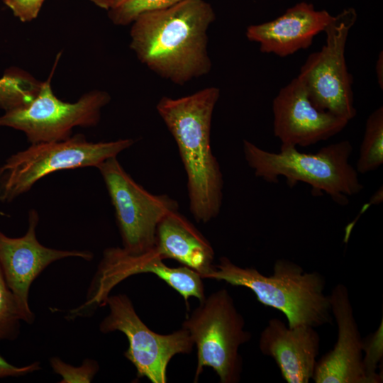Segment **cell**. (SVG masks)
Returning a JSON list of instances; mask_svg holds the SVG:
<instances>
[{"label":"cell","instance_id":"obj_1","mask_svg":"<svg viewBox=\"0 0 383 383\" xmlns=\"http://www.w3.org/2000/svg\"><path fill=\"white\" fill-rule=\"evenodd\" d=\"M214 20L213 9L204 0L146 12L131 23L130 47L152 72L183 84L211 70L207 31Z\"/></svg>","mask_w":383,"mask_h":383},{"label":"cell","instance_id":"obj_2","mask_svg":"<svg viewBox=\"0 0 383 383\" xmlns=\"http://www.w3.org/2000/svg\"><path fill=\"white\" fill-rule=\"evenodd\" d=\"M220 89L206 87L156 105L160 118L175 140L187 175L189 209L194 219L208 223L219 214L223 179L211 146V126Z\"/></svg>","mask_w":383,"mask_h":383},{"label":"cell","instance_id":"obj_3","mask_svg":"<svg viewBox=\"0 0 383 383\" xmlns=\"http://www.w3.org/2000/svg\"><path fill=\"white\" fill-rule=\"evenodd\" d=\"M205 279L250 289L262 304L283 313L289 327L316 328L332 323L330 296L324 293L325 278L316 271L305 272L291 260H276L273 274L265 276L254 267H240L223 256Z\"/></svg>","mask_w":383,"mask_h":383},{"label":"cell","instance_id":"obj_4","mask_svg":"<svg viewBox=\"0 0 383 383\" xmlns=\"http://www.w3.org/2000/svg\"><path fill=\"white\" fill-rule=\"evenodd\" d=\"M243 151L257 177L277 183L283 177L289 187L299 182L306 183L313 195L326 194L340 206L348 204L349 197L364 187L349 161L353 152L349 140L328 145L316 153H304L296 147H281L278 152H270L243 140Z\"/></svg>","mask_w":383,"mask_h":383},{"label":"cell","instance_id":"obj_5","mask_svg":"<svg viewBox=\"0 0 383 383\" xmlns=\"http://www.w3.org/2000/svg\"><path fill=\"white\" fill-rule=\"evenodd\" d=\"M132 138L87 140L82 134L67 139L31 144L9 157L0 167V201L11 203L53 172L96 167L131 148Z\"/></svg>","mask_w":383,"mask_h":383},{"label":"cell","instance_id":"obj_6","mask_svg":"<svg viewBox=\"0 0 383 383\" xmlns=\"http://www.w3.org/2000/svg\"><path fill=\"white\" fill-rule=\"evenodd\" d=\"M243 316L226 289L211 293L199 301L182 323L197 350L194 375L196 382L204 367H211L221 383H238L243 371L240 347L249 342Z\"/></svg>","mask_w":383,"mask_h":383},{"label":"cell","instance_id":"obj_7","mask_svg":"<svg viewBox=\"0 0 383 383\" xmlns=\"http://www.w3.org/2000/svg\"><path fill=\"white\" fill-rule=\"evenodd\" d=\"M357 17L353 8L333 16L324 30L326 44L308 56L297 77L317 109L348 121L355 116L356 109L353 76L346 65L345 50Z\"/></svg>","mask_w":383,"mask_h":383},{"label":"cell","instance_id":"obj_8","mask_svg":"<svg viewBox=\"0 0 383 383\" xmlns=\"http://www.w3.org/2000/svg\"><path fill=\"white\" fill-rule=\"evenodd\" d=\"M52 73L41 82L30 102L0 116V127L20 131L30 144H35L65 140L72 136L75 127H93L99 123L102 109L111 100L109 94L94 90L75 102L63 101L52 91Z\"/></svg>","mask_w":383,"mask_h":383},{"label":"cell","instance_id":"obj_9","mask_svg":"<svg viewBox=\"0 0 383 383\" xmlns=\"http://www.w3.org/2000/svg\"><path fill=\"white\" fill-rule=\"evenodd\" d=\"M96 168L114 208L122 248L140 254L155 247L157 225L169 213L178 210L177 202L166 194H154L137 183L124 170L117 157Z\"/></svg>","mask_w":383,"mask_h":383},{"label":"cell","instance_id":"obj_10","mask_svg":"<svg viewBox=\"0 0 383 383\" xmlns=\"http://www.w3.org/2000/svg\"><path fill=\"white\" fill-rule=\"evenodd\" d=\"M152 248L140 254L128 252L122 247L106 248L95 274L88 288L84 303L71 309L67 318L73 320L91 316L106 306L112 289L126 279L138 274L151 273L157 276L184 299L188 306L189 297L202 301L205 297L203 278L186 267H171Z\"/></svg>","mask_w":383,"mask_h":383},{"label":"cell","instance_id":"obj_11","mask_svg":"<svg viewBox=\"0 0 383 383\" xmlns=\"http://www.w3.org/2000/svg\"><path fill=\"white\" fill-rule=\"evenodd\" d=\"M106 305L109 313L100 323L99 331L103 333L116 331L123 333L128 342L124 356L136 369L138 377H146L152 383H165L171 359L193 350L194 344L189 331L182 327L170 334L152 331L138 316L131 300L124 294L110 295Z\"/></svg>","mask_w":383,"mask_h":383},{"label":"cell","instance_id":"obj_12","mask_svg":"<svg viewBox=\"0 0 383 383\" xmlns=\"http://www.w3.org/2000/svg\"><path fill=\"white\" fill-rule=\"evenodd\" d=\"M40 217L37 210L28 212L26 233L18 238L0 231V267L15 299L22 321L32 324L35 316L28 304L30 287L35 278L51 263L67 257L87 261L94 255L89 250H59L41 244L36 236Z\"/></svg>","mask_w":383,"mask_h":383},{"label":"cell","instance_id":"obj_13","mask_svg":"<svg viewBox=\"0 0 383 383\" xmlns=\"http://www.w3.org/2000/svg\"><path fill=\"white\" fill-rule=\"evenodd\" d=\"M272 107L273 132L281 147H309L326 140L349 122L317 109L297 77L279 90Z\"/></svg>","mask_w":383,"mask_h":383},{"label":"cell","instance_id":"obj_14","mask_svg":"<svg viewBox=\"0 0 383 383\" xmlns=\"http://www.w3.org/2000/svg\"><path fill=\"white\" fill-rule=\"evenodd\" d=\"M329 296L338 338L333 349L317 361L312 379L316 383H370L363 359L364 340L348 288L338 284Z\"/></svg>","mask_w":383,"mask_h":383},{"label":"cell","instance_id":"obj_15","mask_svg":"<svg viewBox=\"0 0 383 383\" xmlns=\"http://www.w3.org/2000/svg\"><path fill=\"white\" fill-rule=\"evenodd\" d=\"M259 348L274 360L287 383H308L317 362L320 336L311 326L291 328L274 318L260 333Z\"/></svg>","mask_w":383,"mask_h":383},{"label":"cell","instance_id":"obj_16","mask_svg":"<svg viewBox=\"0 0 383 383\" xmlns=\"http://www.w3.org/2000/svg\"><path fill=\"white\" fill-rule=\"evenodd\" d=\"M333 17L327 11L316 10L312 4L302 1L274 20L249 26L245 34L259 44L261 52L283 57L310 47Z\"/></svg>","mask_w":383,"mask_h":383},{"label":"cell","instance_id":"obj_17","mask_svg":"<svg viewBox=\"0 0 383 383\" xmlns=\"http://www.w3.org/2000/svg\"><path fill=\"white\" fill-rule=\"evenodd\" d=\"M154 248L163 260H175L203 279L213 269L211 245L178 210L167 214L157 225Z\"/></svg>","mask_w":383,"mask_h":383},{"label":"cell","instance_id":"obj_18","mask_svg":"<svg viewBox=\"0 0 383 383\" xmlns=\"http://www.w3.org/2000/svg\"><path fill=\"white\" fill-rule=\"evenodd\" d=\"M383 164V107L379 106L368 116L356 164L358 174L378 169Z\"/></svg>","mask_w":383,"mask_h":383},{"label":"cell","instance_id":"obj_19","mask_svg":"<svg viewBox=\"0 0 383 383\" xmlns=\"http://www.w3.org/2000/svg\"><path fill=\"white\" fill-rule=\"evenodd\" d=\"M21 321L15 299L0 267V342L18 338Z\"/></svg>","mask_w":383,"mask_h":383},{"label":"cell","instance_id":"obj_20","mask_svg":"<svg viewBox=\"0 0 383 383\" xmlns=\"http://www.w3.org/2000/svg\"><path fill=\"white\" fill-rule=\"evenodd\" d=\"M184 0H128L109 11L111 21L117 26L132 23L140 15L170 7Z\"/></svg>","mask_w":383,"mask_h":383},{"label":"cell","instance_id":"obj_21","mask_svg":"<svg viewBox=\"0 0 383 383\" xmlns=\"http://www.w3.org/2000/svg\"><path fill=\"white\" fill-rule=\"evenodd\" d=\"M50 363L53 372L62 377L60 383H89L99 370V363L89 358L79 367L67 364L57 357H51Z\"/></svg>","mask_w":383,"mask_h":383},{"label":"cell","instance_id":"obj_22","mask_svg":"<svg viewBox=\"0 0 383 383\" xmlns=\"http://www.w3.org/2000/svg\"><path fill=\"white\" fill-rule=\"evenodd\" d=\"M363 359L370 383L382 382V376L377 373V365L382 358V321L377 332L364 340Z\"/></svg>","mask_w":383,"mask_h":383},{"label":"cell","instance_id":"obj_23","mask_svg":"<svg viewBox=\"0 0 383 383\" xmlns=\"http://www.w3.org/2000/svg\"><path fill=\"white\" fill-rule=\"evenodd\" d=\"M45 0H4L14 16L22 22H30L38 16Z\"/></svg>","mask_w":383,"mask_h":383},{"label":"cell","instance_id":"obj_24","mask_svg":"<svg viewBox=\"0 0 383 383\" xmlns=\"http://www.w3.org/2000/svg\"><path fill=\"white\" fill-rule=\"evenodd\" d=\"M41 369L39 362H34L25 366L17 367L0 355V379L9 377H21L33 373Z\"/></svg>","mask_w":383,"mask_h":383},{"label":"cell","instance_id":"obj_25","mask_svg":"<svg viewBox=\"0 0 383 383\" xmlns=\"http://www.w3.org/2000/svg\"><path fill=\"white\" fill-rule=\"evenodd\" d=\"M97 6L106 10H112L121 4L125 3L128 0H89Z\"/></svg>","mask_w":383,"mask_h":383},{"label":"cell","instance_id":"obj_26","mask_svg":"<svg viewBox=\"0 0 383 383\" xmlns=\"http://www.w3.org/2000/svg\"><path fill=\"white\" fill-rule=\"evenodd\" d=\"M383 57L382 52L379 55L377 63H376V73L377 77V80L379 84L380 88L382 89L383 87Z\"/></svg>","mask_w":383,"mask_h":383},{"label":"cell","instance_id":"obj_27","mask_svg":"<svg viewBox=\"0 0 383 383\" xmlns=\"http://www.w3.org/2000/svg\"><path fill=\"white\" fill-rule=\"evenodd\" d=\"M0 216H8V215L0 209Z\"/></svg>","mask_w":383,"mask_h":383}]
</instances>
